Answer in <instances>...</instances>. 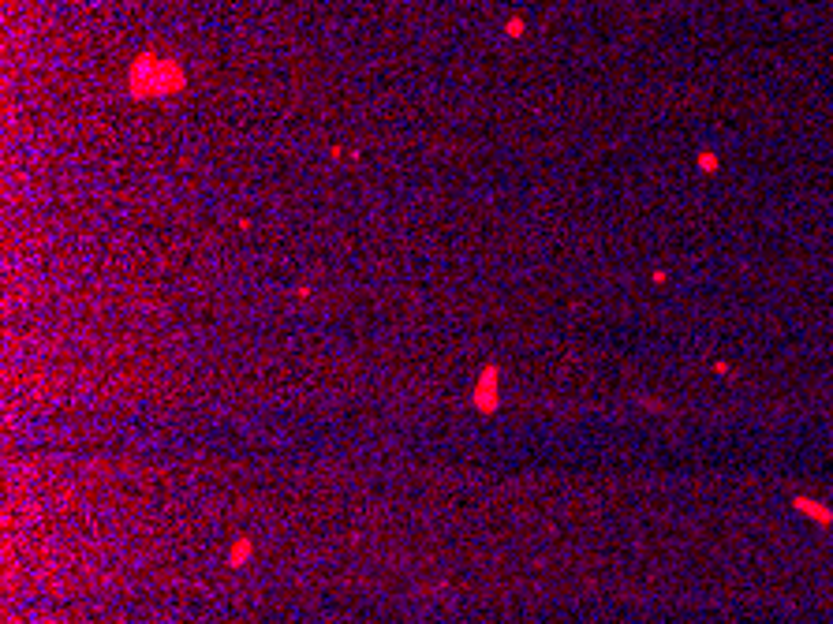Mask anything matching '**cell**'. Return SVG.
I'll list each match as a JSON object with an SVG mask.
<instances>
[{"label":"cell","mask_w":833,"mask_h":624,"mask_svg":"<svg viewBox=\"0 0 833 624\" xmlns=\"http://www.w3.org/2000/svg\"><path fill=\"white\" fill-rule=\"evenodd\" d=\"M183 86H187L183 64L180 60H157L153 53H142V57L131 64V75H127L131 97H169V94H180Z\"/></svg>","instance_id":"cell-1"},{"label":"cell","mask_w":833,"mask_h":624,"mask_svg":"<svg viewBox=\"0 0 833 624\" xmlns=\"http://www.w3.org/2000/svg\"><path fill=\"white\" fill-rule=\"evenodd\" d=\"M471 404L482 415H493L501 408V370L497 366H482V374L471 385Z\"/></svg>","instance_id":"cell-2"},{"label":"cell","mask_w":833,"mask_h":624,"mask_svg":"<svg viewBox=\"0 0 833 624\" xmlns=\"http://www.w3.org/2000/svg\"><path fill=\"white\" fill-rule=\"evenodd\" d=\"M251 554H254V542H251V538H236V542H232V549H228V565H232V568H240V565H247V561H251Z\"/></svg>","instance_id":"cell-3"},{"label":"cell","mask_w":833,"mask_h":624,"mask_svg":"<svg viewBox=\"0 0 833 624\" xmlns=\"http://www.w3.org/2000/svg\"><path fill=\"white\" fill-rule=\"evenodd\" d=\"M796 509H803L807 516H814L818 524H830V512L822 509V504H814V501H807V498H796Z\"/></svg>","instance_id":"cell-4"}]
</instances>
